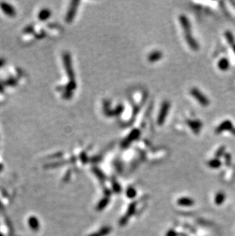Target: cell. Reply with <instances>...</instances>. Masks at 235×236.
<instances>
[{"label":"cell","instance_id":"cell-11","mask_svg":"<svg viewBox=\"0 0 235 236\" xmlns=\"http://www.w3.org/2000/svg\"><path fill=\"white\" fill-rule=\"evenodd\" d=\"M128 217L127 216H124L122 217V218L121 219H120V221H119V224L121 225V226H122V225H126L127 224V222H128Z\"/></svg>","mask_w":235,"mask_h":236},{"label":"cell","instance_id":"cell-13","mask_svg":"<svg viewBox=\"0 0 235 236\" xmlns=\"http://www.w3.org/2000/svg\"><path fill=\"white\" fill-rule=\"evenodd\" d=\"M177 234L173 230H169L167 233H166V236H176Z\"/></svg>","mask_w":235,"mask_h":236},{"label":"cell","instance_id":"cell-9","mask_svg":"<svg viewBox=\"0 0 235 236\" xmlns=\"http://www.w3.org/2000/svg\"><path fill=\"white\" fill-rule=\"evenodd\" d=\"M126 195H127V197L129 199H133L136 197L137 191H136L135 189L133 188V187H129V188L127 190V191H126Z\"/></svg>","mask_w":235,"mask_h":236},{"label":"cell","instance_id":"cell-3","mask_svg":"<svg viewBox=\"0 0 235 236\" xmlns=\"http://www.w3.org/2000/svg\"><path fill=\"white\" fill-rule=\"evenodd\" d=\"M111 231V228L108 226H105L102 228L99 231H97L95 234H92L90 236H106L109 234Z\"/></svg>","mask_w":235,"mask_h":236},{"label":"cell","instance_id":"cell-10","mask_svg":"<svg viewBox=\"0 0 235 236\" xmlns=\"http://www.w3.org/2000/svg\"><path fill=\"white\" fill-rule=\"evenodd\" d=\"M112 187H113V190H114V193H120V192H121V187H120L119 184H118V183H113Z\"/></svg>","mask_w":235,"mask_h":236},{"label":"cell","instance_id":"cell-15","mask_svg":"<svg viewBox=\"0 0 235 236\" xmlns=\"http://www.w3.org/2000/svg\"><path fill=\"white\" fill-rule=\"evenodd\" d=\"M233 51H234V53H235V45H233Z\"/></svg>","mask_w":235,"mask_h":236},{"label":"cell","instance_id":"cell-12","mask_svg":"<svg viewBox=\"0 0 235 236\" xmlns=\"http://www.w3.org/2000/svg\"><path fill=\"white\" fill-rule=\"evenodd\" d=\"M226 37H227V41H228L230 44H233V35H232V34L230 33V32H227V33H226Z\"/></svg>","mask_w":235,"mask_h":236},{"label":"cell","instance_id":"cell-1","mask_svg":"<svg viewBox=\"0 0 235 236\" xmlns=\"http://www.w3.org/2000/svg\"><path fill=\"white\" fill-rule=\"evenodd\" d=\"M233 129V125H232L231 122L229 120L224 121V122H222L221 124L217 128V130H216V132L217 133H221L222 132H224V131L227 130H231Z\"/></svg>","mask_w":235,"mask_h":236},{"label":"cell","instance_id":"cell-7","mask_svg":"<svg viewBox=\"0 0 235 236\" xmlns=\"http://www.w3.org/2000/svg\"><path fill=\"white\" fill-rule=\"evenodd\" d=\"M135 210H136V203H132L129 205L128 206V210H127V214L126 216L130 218L131 216H132L134 213H135Z\"/></svg>","mask_w":235,"mask_h":236},{"label":"cell","instance_id":"cell-6","mask_svg":"<svg viewBox=\"0 0 235 236\" xmlns=\"http://www.w3.org/2000/svg\"><path fill=\"white\" fill-rule=\"evenodd\" d=\"M224 200H225L224 193H222V192H220V193H217V195L215 196V204L221 205L224 203Z\"/></svg>","mask_w":235,"mask_h":236},{"label":"cell","instance_id":"cell-2","mask_svg":"<svg viewBox=\"0 0 235 236\" xmlns=\"http://www.w3.org/2000/svg\"><path fill=\"white\" fill-rule=\"evenodd\" d=\"M177 203L182 206H191L194 204V200L188 197H182L177 200Z\"/></svg>","mask_w":235,"mask_h":236},{"label":"cell","instance_id":"cell-4","mask_svg":"<svg viewBox=\"0 0 235 236\" xmlns=\"http://www.w3.org/2000/svg\"><path fill=\"white\" fill-rule=\"evenodd\" d=\"M108 203H109V199L108 198V197H105V198L102 199L99 203V204L97 205V210H99V211L103 210L107 206Z\"/></svg>","mask_w":235,"mask_h":236},{"label":"cell","instance_id":"cell-8","mask_svg":"<svg viewBox=\"0 0 235 236\" xmlns=\"http://www.w3.org/2000/svg\"><path fill=\"white\" fill-rule=\"evenodd\" d=\"M221 165L220 160L218 159H213L209 162V166L212 168H218Z\"/></svg>","mask_w":235,"mask_h":236},{"label":"cell","instance_id":"cell-14","mask_svg":"<svg viewBox=\"0 0 235 236\" xmlns=\"http://www.w3.org/2000/svg\"><path fill=\"white\" fill-rule=\"evenodd\" d=\"M224 148H221L220 149H219L218 151V152H217V154H217V156L218 157H220L221 155H222V154H223V153H224Z\"/></svg>","mask_w":235,"mask_h":236},{"label":"cell","instance_id":"cell-5","mask_svg":"<svg viewBox=\"0 0 235 236\" xmlns=\"http://www.w3.org/2000/svg\"><path fill=\"white\" fill-rule=\"evenodd\" d=\"M218 67L221 70H226L229 67V61L226 58H222L218 62Z\"/></svg>","mask_w":235,"mask_h":236}]
</instances>
